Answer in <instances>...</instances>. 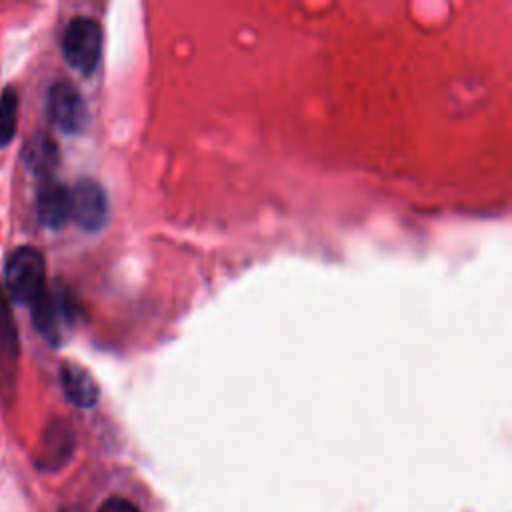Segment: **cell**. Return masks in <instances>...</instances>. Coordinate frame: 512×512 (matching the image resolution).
Segmentation results:
<instances>
[{"label":"cell","instance_id":"1","mask_svg":"<svg viewBox=\"0 0 512 512\" xmlns=\"http://www.w3.org/2000/svg\"><path fill=\"white\" fill-rule=\"evenodd\" d=\"M6 288L12 300L32 304L44 290V260L32 246L14 250L6 262Z\"/></svg>","mask_w":512,"mask_h":512},{"label":"cell","instance_id":"2","mask_svg":"<svg viewBox=\"0 0 512 512\" xmlns=\"http://www.w3.org/2000/svg\"><path fill=\"white\" fill-rule=\"evenodd\" d=\"M62 50L74 70L82 74L94 72L102 54V30L98 22L92 18H74L64 32Z\"/></svg>","mask_w":512,"mask_h":512},{"label":"cell","instance_id":"3","mask_svg":"<svg viewBox=\"0 0 512 512\" xmlns=\"http://www.w3.org/2000/svg\"><path fill=\"white\" fill-rule=\"evenodd\" d=\"M70 218L84 230L96 232L108 220V198L102 186L94 180H80L70 190Z\"/></svg>","mask_w":512,"mask_h":512},{"label":"cell","instance_id":"4","mask_svg":"<svg viewBox=\"0 0 512 512\" xmlns=\"http://www.w3.org/2000/svg\"><path fill=\"white\" fill-rule=\"evenodd\" d=\"M48 114L50 120L68 134L80 132L88 120L86 104L76 86L70 82H56L50 88Z\"/></svg>","mask_w":512,"mask_h":512},{"label":"cell","instance_id":"5","mask_svg":"<svg viewBox=\"0 0 512 512\" xmlns=\"http://www.w3.org/2000/svg\"><path fill=\"white\" fill-rule=\"evenodd\" d=\"M36 206L38 218L44 226L60 228L70 218V190L56 180H46L38 188Z\"/></svg>","mask_w":512,"mask_h":512},{"label":"cell","instance_id":"6","mask_svg":"<svg viewBox=\"0 0 512 512\" xmlns=\"http://www.w3.org/2000/svg\"><path fill=\"white\" fill-rule=\"evenodd\" d=\"M62 386L66 396L82 408L94 406L98 402V386L94 382V378L76 364H66L62 368Z\"/></svg>","mask_w":512,"mask_h":512},{"label":"cell","instance_id":"7","mask_svg":"<svg viewBox=\"0 0 512 512\" xmlns=\"http://www.w3.org/2000/svg\"><path fill=\"white\" fill-rule=\"evenodd\" d=\"M26 164L36 174H48L58 164V150L52 138L46 134H36L26 146Z\"/></svg>","mask_w":512,"mask_h":512},{"label":"cell","instance_id":"8","mask_svg":"<svg viewBox=\"0 0 512 512\" xmlns=\"http://www.w3.org/2000/svg\"><path fill=\"white\" fill-rule=\"evenodd\" d=\"M18 122V98L14 88H6L0 96V146L14 138Z\"/></svg>","mask_w":512,"mask_h":512},{"label":"cell","instance_id":"9","mask_svg":"<svg viewBox=\"0 0 512 512\" xmlns=\"http://www.w3.org/2000/svg\"><path fill=\"white\" fill-rule=\"evenodd\" d=\"M98 512H140L132 502H128L126 498H108L100 508Z\"/></svg>","mask_w":512,"mask_h":512}]
</instances>
